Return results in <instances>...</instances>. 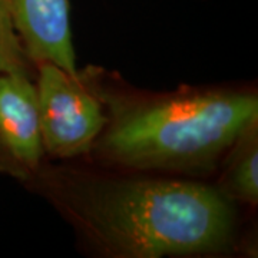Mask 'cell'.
<instances>
[{
	"label": "cell",
	"instance_id": "obj_1",
	"mask_svg": "<svg viewBox=\"0 0 258 258\" xmlns=\"http://www.w3.org/2000/svg\"><path fill=\"white\" fill-rule=\"evenodd\" d=\"M98 149L134 169L203 171L258 122L252 93L181 92L109 99Z\"/></svg>",
	"mask_w": 258,
	"mask_h": 258
},
{
	"label": "cell",
	"instance_id": "obj_2",
	"mask_svg": "<svg viewBox=\"0 0 258 258\" xmlns=\"http://www.w3.org/2000/svg\"><path fill=\"white\" fill-rule=\"evenodd\" d=\"M81 217L105 248L134 258L214 251L232 230L227 197L186 181L105 184L85 197Z\"/></svg>",
	"mask_w": 258,
	"mask_h": 258
},
{
	"label": "cell",
	"instance_id": "obj_3",
	"mask_svg": "<svg viewBox=\"0 0 258 258\" xmlns=\"http://www.w3.org/2000/svg\"><path fill=\"white\" fill-rule=\"evenodd\" d=\"M36 83L43 147L52 155H82L101 137L106 116L101 101L75 78L50 62H40Z\"/></svg>",
	"mask_w": 258,
	"mask_h": 258
},
{
	"label": "cell",
	"instance_id": "obj_4",
	"mask_svg": "<svg viewBox=\"0 0 258 258\" xmlns=\"http://www.w3.org/2000/svg\"><path fill=\"white\" fill-rule=\"evenodd\" d=\"M43 152L36 85L26 72L0 74V168L26 178Z\"/></svg>",
	"mask_w": 258,
	"mask_h": 258
},
{
	"label": "cell",
	"instance_id": "obj_5",
	"mask_svg": "<svg viewBox=\"0 0 258 258\" xmlns=\"http://www.w3.org/2000/svg\"><path fill=\"white\" fill-rule=\"evenodd\" d=\"M15 30L26 55L50 62L75 78V52L68 0H5Z\"/></svg>",
	"mask_w": 258,
	"mask_h": 258
},
{
	"label": "cell",
	"instance_id": "obj_6",
	"mask_svg": "<svg viewBox=\"0 0 258 258\" xmlns=\"http://www.w3.org/2000/svg\"><path fill=\"white\" fill-rule=\"evenodd\" d=\"M258 122L249 125L232 145L224 174L225 197L247 204L258 203Z\"/></svg>",
	"mask_w": 258,
	"mask_h": 258
},
{
	"label": "cell",
	"instance_id": "obj_7",
	"mask_svg": "<svg viewBox=\"0 0 258 258\" xmlns=\"http://www.w3.org/2000/svg\"><path fill=\"white\" fill-rule=\"evenodd\" d=\"M26 52L15 33L9 10L0 0V74L26 72Z\"/></svg>",
	"mask_w": 258,
	"mask_h": 258
}]
</instances>
